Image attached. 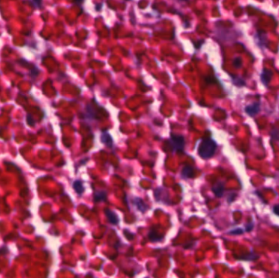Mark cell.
<instances>
[{"label": "cell", "mask_w": 279, "mask_h": 278, "mask_svg": "<svg viewBox=\"0 0 279 278\" xmlns=\"http://www.w3.org/2000/svg\"><path fill=\"white\" fill-rule=\"evenodd\" d=\"M212 192L215 195V197H221L224 195V182L218 181L213 185Z\"/></svg>", "instance_id": "obj_4"}, {"label": "cell", "mask_w": 279, "mask_h": 278, "mask_svg": "<svg viewBox=\"0 0 279 278\" xmlns=\"http://www.w3.org/2000/svg\"><path fill=\"white\" fill-rule=\"evenodd\" d=\"M100 139H101L102 143L105 144L109 148H111L113 146V139L108 132H103L101 137H100Z\"/></svg>", "instance_id": "obj_10"}, {"label": "cell", "mask_w": 279, "mask_h": 278, "mask_svg": "<svg viewBox=\"0 0 279 278\" xmlns=\"http://www.w3.org/2000/svg\"><path fill=\"white\" fill-rule=\"evenodd\" d=\"M273 211L274 214H276V215H278V216H279V204H278V205H276V206L273 207Z\"/></svg>", "instance_id": "obj_21"}, {"label": "cell", "mask_w": 279, "mask_h": 278, "mask_svg": "<svg viewBox=\"0 0 279 278\" xmlns=\"http://www.w3.org/2000/svg\"><path fill=\"white\" fill-rule=\"evenodd\" d=\"M233 83L237 86H238V87H242V86H244L245 85V82L240 78H238V77H235V78H233Z\"/></svg>", "instance_id": "obj_15"}, {"label": "cell", "mask_w": 279, "mask_h": 278, "mask_svg": "<svg viewBox=\"0 0 279 278\" xmlns=\"http://www.w3.org/2000/svg\"><path fill=\"white\" fill-rule=\"evenodd\" d=\"M243 232H244V231H243V230H242V229H233V230H232V231H230V232H229V234H230V235H241V234H243Z\"/></svg>", "instance_id": "obj_16"}, {"label": "cell", "mask_w": 279, "mask_h": 278, "mask_svg": "<svg viewBox=\"0 0 279 278\" xmlns=\"http://www.w3.org/2000/svg\"><path fill=\"white\" fill-rule=\"evenodd\" d=\"M73 187L74 188V190L78 194H82L84 192V187L82 185V183L80 180H76L73 184Z\"/></svg>", "instance_id": "obj_12"}, {"label": "cell", "mask_w": 279, "mask_h": 278, "mask_svg": "<svg viewBox=\"0 0 279 278\" xmlns=\"http://www.w3.org/2000/svg\"><path fill=\"white\" fill-rule=\"evenodd\" d=\"M32 3L37 8H41L43 6V0H32Z\"/></svg>", "instance_id": "obj_17"}, {"label": "cell", "mask_w": 279, "mask_h": 278, "mask_svg": "<svg viewBox=\"0 0 279 278\" xmlns=\"http://www.w3.org/2000/svg\"><path fill=\"white\" fill-rule=\"evenodd\" d=\"M260 110V103H254L250 105H247L245 108V112L250 117L255 116L257 113H259Z\"/></svg>", "instance_id": "obj_3"}, {"label": "cell", "mask_w": 279, "mask_h": 278, "mask_svg": "<svg viewBox=\"0 0 279 278\" xmlns=\"http://www.w3.org/2000/svg\"><path fill=\"white\" fill-rule=\"evenodd\" d=\"M185 1H188V0H185Z\"/></svg>", "instance_id": "obj_23"}, {"label": "cell", "mask_w": 279, "mask_h": 278, "mask_svg": "<svg viewBox=\"0 0 279 278\" xmlns=\"http://www.w3.org/2000/svg\"><path fill=\"white\" fill-rule=\"evenodd\" d=\"M170 142L174 150L177 151V152H182L184 150L185 141H184V138L182 136H176L172 134L171 135Z\"/></svg>", "instance_id": "obj_2"}, {"label": "cell", "mask_w": 279, "mask_h": 278, "mask_svg": "<svg viewBox=\"0 0 279 278\" xmlns=\"http://www.w3.org/2000/svg\"><path fill=\"white\" fill-rule=\"evenodd\" d=\"M132 203H133L134 205L136 206V207L140 211L145 212L146 210H148L147 205H146V203L144 202V201H143L141 198H139V197H135V198H134V200L132 201Z\"/></svg>", "instance_id": "obj_7"}, {"label": "cell", "mask_w": 279, "mask_h": 278, "mask_svg": "<svg viewBox=\"0 0 279 278\" xmlns=\"http://www.w3.org/2000/svg\"><path fill=\"white\" fill-rule=\"evenodd\" d=\"M105 213L106 217H107L108 219V221H109L110 223L113 224V225H117V224L118 223V222H119L118 216L117 215V214L115 212L111 211L110 209H105Z\"/></svg>", "instance_id": "obj_5"}, {"label": "cell", "mask_w": 279, "mask_h": 278, "mask_svg": "<svg viewBox=\"0 0 279 278\" xmlns=\"http://www.w3.org/2000/svg\"><path fill=\"white\" fill-rule=\"evenodd\" d=\"M194 168L190 166H186L182 169L181 171V176L184 179H189V178H192L194 177Z\"/></svg>", "instance_id": "obj_8"}, {"label": "cell", "mask_w": 279, "mask_h": 278, "mask_svg": "<svg viewBox=\"0 0 279 278\" xmlns=\"http://www.w3.org/2000/svg\"><path fill=\"white\" fill-rule=\"evenodd\" d=\"M242 59L238 57V58H236L234 61H233V65L236 67V68H240L242 66Z\"/></svg>", "instance_id": "obj_18"}, {"label": "cell", "mask_w": 279, "mask_h": 278, "mask_svg": "<svg viewBox=\"0 0 279 278\" xmlns=\"http://www.w3.org/2000/svg\"><path fill=\"white\" fill-rule=\"evenodd\" d=\"M38 73H39V70H38L37 67L33 65V66L30 68V75H31V77H32L33 78H35L38 75Z\"/></svg>", "instance_id": "obj_14"}, {"label": "cell", "mask_w": 279, "mask_h": 278, "mask_svg": "<svg viewBox=\"0 0 279 278\" xmlns=\"http://www.w3.org/2000/svg\"><path fill=\"white\" fill-rule=\"evenodd\" d=\"M272 76H273V73H272L271 70H264L261 73V76H260L262 82H263L265 85L267 86V85L269 83V82L271 81Z\"/></svg>", "instance_id": "obj_9"}, {"label": "cell", "mask_w": 279, "mask_h": 278, "mask_svg": "<svg viewBox=\"0 0 279 278\" xmlns=\"http://www.w3.org/2000/svg\"><path fill=\"white\" fill-rule=\"evenodd\" d=\"M148 238L151 241L156 242V241H159L163 240V236H160L159 234H158L157 232H154V231H151L148 234Z\"/></svg>", "instance_id": "obj_13"}, {"label": "cell", "mask_w": 279, "mask_h": 278, "mask_svg": "<svg viewBox=\"0 0 279 278\" xmlns=\"http://www.w3.org/2000/svg\"><path fill=\"white\" fill-rule=\"evenodd\" d=\"M259 255H256V253L253 252V251H250V252L247 253V254H245L243 255H241V256H239V257H237L236 256V258L237 259H240V260H244V261H254V260H257L258 259H259Z\"/></svg>", "instance_id": "obj_6"}, {"label": "cell", "mask_w": 279, "mask_h": 278, "mask_svg": "<svg viewBox=\"0 0 279 278\" xmlns=\"http://www.w3.org/2000/svg\"><path fill=\"white\" fill-rule=\"evenodd\" d=\"M217 148L216 143L213 139L206 138L201 141L198 146V154L203 159H209L215 154Z\"/></svg>", "instance_id": "obj_1"}, {"label": "cell", "mask_w": 279, "mask_h": 278, "mask_svg": "<svg viewBox=\"0 0 279 278\" xmlns=\"http://www.w3.org/2000/svg\"><path fill=\"white\" fill-rule=\"evenodd\" d=\"M253 228H254V223H253L252 222L247 223V226H246V231H247V232H250L253 229Z\"/></svg>", "instance_id": "obj_20"}, {"label": "cell", "mask_w": 279, "mask_h": 278, "mask_svg": "<svg viewBox=\"0 0 279 278\" xmlns=\"http://www.w3.org/2000/svg\"><path fill=\"white\" fill-rule=\"evenodd\" d=\"M74 2L77 4H81L84 2V0H74Z\"/></svg>", "instance_id": "obj_22"}, {"label": "cell", "mask_w": 279, "mask_h": 278, "mask_svg": "<svg viewBox=\"0 0 279 278\" xmlns=\"http://www.w3.org/2000/svg\"><path fill=\"white\" fill-rule=\"evenodd\" d=\"M94 201L96 202H105L107 198V193L105 191H96L94 193Z\"/></svg>", "instance_id": "obj_11"}, {"label": "cell", "mask_w": 279, "mask_h": 278, "mask_svg": "<svg viewBox=\"0 0 279 278\" xmlns=\"http://www.w3.org/2000/svg\"><path fill=\"white\" fill-rule=\"evenodd\" d=\"M236 197H237V193H230V196L228 197V202H229V203L232 202L234 201V199H235Z\"/></svg>", "instance_id": "obj_19"}]
</instances>
